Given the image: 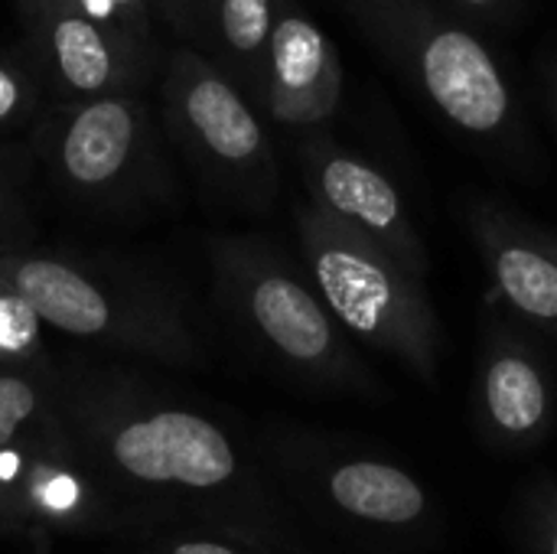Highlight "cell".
Listing matches in <instances>:
<instances>
[{
    "label": "cell",
    "mask_w": 557,
    "mask_h": 554,
    "mask_svg": "<svg viewBox=\"0 0 557 554\" xmlns=\"http://www.w3.org/2000/svg\"><path fill=\"white\" fill-rule=\"evenodd\" d=\"M26 56L36 65L49 101H82L117 91H140L160 75L166 52L140 46L78 10L26 20Z\"/></svg>",
    "instance_id": "ba28073f"
},
{
    "label": "cell",
    "mask_w": 557,
    "mask_h": 554,
    "mask_svg": "<svg viewBox=\"0 0 557 554\" xmlns=\"http://www.w3.org/2000/svg\"><path fill=\"white\" fill-rule=\"evenodd\" d=\"M277 0H212L202 56H209L258 108L264 95V72Z\"/></svg>",
    "instance_id": "7c38bea8"
},
{
    "label": "cell",
    "mask_w": 557,
    "mask_h": 554,
    "mask_svg": "<svg viewBox=\"0 0 557 554\" xmlns=\"http://www.w3.org/2000/svg\"><path fill=\"white\" fill-rule=\"evenodd\" d=\"M209 255L219 304L274 356L320 372L352 362L343 327L323 304L307 268L300 271L258 235H219Z\"/></svg>",
    "instance_id": "8992f818"
},
{
    "label": "cell",
    "mask_w": 557,
    "mask_h": 554,
    "mask_svg": "<svg viewBox=\"0 0 557 554\" xmlns=\"http://www.w3.org/2000/svg\"><path fill=\"white\" fill-rule=\"evenodd\" d=\"M294 157L310 202L333 222L372 238L395 255L411 274H431V255L414 229L398 186L369 160L336 144L320 127L300 131Z\"/></svg>",
    "instance_id": "52a82bcc"
},
{
    "label": "cell",
    "mask_w": 557,
    "mask_h": 554,
    "mask_svg": "<svg viewBox=\"0 0 557 554\" xmlns=\"http://www.w3.org/2000/svg\"><path fill=\"white\" fill-rule=\"evenodd\" d=\"M336 3L450 127L483 144H516L519 108L512 88L476 33L444 13L434 0Z\"/></svg>",
    "instance_id": "7a4b0ae2"
},
{
    "label": "cell",
    "mask_w": 557,
    "mask_h": 554,
    "mask_svg": "<svg viewBox=\"0 0 557 554\" xmlns=\"http://www.w3.org/2000/svg\"><path fill=\"white\" fill-rule=\"evenodd\" d=\"M330 493L346 513L372 522L401 526L424 513L421 487L408 473L375 460H356L339 467L330 480Z\"/></svg>",
    "instance_id": "5bb4252c"
},
{
    "label": "cell",
    "mask_w": 557,
    "mask_h": 554,
    "mask_svg": "<svg viewBox=\"0 0 557 554\" xmlns=\"http://www.w3.org/2000/svg\"><path fill=\"white\" fill-rule=\"evenodd\" d=\"M555 554H557V539H555Z\"/></svg>",
    "instance_id": "484cf974"
},
{
    "label": "cell",
    "mask_w": 557,
    "mask_h": 554,
    "mask_svg": "<svg viewBox=\"0 0 557 554\" xmlns=\"http://www.w3.org/2000/svg\"><path fill=\"white\" fill-rule=\"evenodd\" d=\"M46 183L69 206L131 216L173 202L176 183L140 91L49 101L29 127Z\"/></svg>",
    "instance_id": "6da1fadb"
},
{
    "label": "cell",
    "mask_w": 557,
    "mask_h": 554,
    "mask_svg": "<svg viewBox=\"0 0 557 554\" xmlns=\"http://www.w3.org/2000/svg\"><path fill=\"white\" fill-rule=\"evenodd\" d=\"M46 104L49 95L29 56H0V134L29 131Z\"/></svg>",
    "instance_id": "9a60e30c"
},
{
    "label": "cell",
    "mask_w": 557,
    "mask_h": 554,
    "mask_svg": "<svg viewBox=\"0 0 557 554\" xmlns=\"http://www.w3.org/2000/svg\"><path fill=\"white\" fill-rule=\"evenodd\" d=\"M470 235L490 268L496 297L522 320L557 330V235L512 209L470 199Z\"/></svg>",
    "instance_id": "30bf717a"
},
{
    "label": "cell",
    "mask_w": 557,
    "mask_h": 554,
    "mask_svg": "<svg viewBox=\"0 0 557 554\" xmlns=\"http://www.w3.org/2000/svg\"><path fill=\"white\" fill-rule=\"evenodd\" d=\"M454 3L483 23H509L519 10V0H454Z\"/></svg>",
    "instance_id": "44dd1931"
},
{
    "label": "cell",
    "mask_w": 557,
    "mask_h": 554,
    "mask_svg": "<svg viewBox=\"0 0 557 554\" xmlns=\"http://www.w3.org/2000/svg\"><path fill=\"white\" fill-rule=\"evenodd\" d=\"M29 229L23 186L13 167L0 157V245H20V235Z\"/></svg>",
    "instance_id": "ffe728a7"
},
{
    "label": "cell",
    "mask_w": 557,
    "mask_h": 554,
    "mask_svg": "<svg viewBox=\"0 0 557 554\" xmlns=\"http://www.w3.org/2000/svg\"><path fill=\"white\" fill-rule=\"evenodd\" d=\"M16 10L26 20L46 16V13H62V10H78V0H16Z\"/></svg>",
    "instance_id": "7402d4cb"
},
{
    "label": "cell",
    "mask_w": 557,
    "mask_h": 554,
    "mask_svg": "<svg viewBox=\"0 0 557 554\" xmlns=\"http://www.w3.org/2000/svg\"><path fill=\"white\" fill-rule=\"evenodd\" d=\"M114 460L150 483L219 487L235 473L225 434L189 411H153L114 434Z\"/></svg>",
    "instance_id": "8fae6325"
},
{
    "label": "cell",
    "mask_w": 557,
    "mask_h": 554,
    "mask_svg": "<svg viewBox=\"0 0 557 554\" xmlns=\"http://www.w3.org/2000/svg\"><path fill=\"white\" fill-rule=\"evenodd\" d=\"M46 496H49L52 503L65 506V503H69V500L75 496V490H72V483H69V480H59L55 487H49V493H46Z\"/></svg>",
    "instance_id": "cb8c5ba5"
},
{
    "label": "cell",
    "mask_w": 557,
    "mask_h": 554,
    "mask_svg": "<svg viewBox=\"0 0 557 554\" xmlns=\"http://www.w3.org/2000/svg\"><path fill=\"white\" fill-rule=\"evenodd\" d=\"M173 554H232L228 549H222V545H212V542H186V545H180Z\"/></svg>",
    "instance_id": "603a6c76"
},
{
    "label": "cell",
    "mask_w": 557,
    "mask_h": 554,
    "mask_svg": "<svg viewBox=\"0 0 557 554\" xmlns=\"http://www.w3.org/2000/svg\"><path fill=\"white\" fill-rule=\"evenodd\" d=\"M36 389L20 372H0V451L16 438V431L36 415Z\"/></svg>",
    "instance_id": "ac0fdd59"
},
{
    "label": "cell",
    "mask_w": 557,
    "mask_h": 554,
    "mask_svg": "<svg viewBox=\"0 0 557 554\" xmlns=\"http://www.w3.org/2000/svg\"><path fill=\"white\" fill-rule=\"evenodd\" d=\"M483 402L486 415L506 434H532L548 415V382L535 362V356L509 336V330H496V340L483 369Z\"/></svg>",
    "instance_id": "4fadbf2b"
},
{
    "label": "cell",
    "mask_w": 557,
    "mask_h": 554,
    "mask_svg": "<svg viewBox=\"0 0 557 554\" xmlns=\"http://www.w3.org/2000/svg\"><path fill=\"white\" fill-rule=\"evenodd\" d=\"M170 140L222 199L264 212L277 199V157L251 98L199 49H170L160 69Z\"/></svg>",
    "instance_id": "5b68a950"
},
{
    "label": "cell",
    "mask_w": 557,
    "mask_h": 554,
    "mask_svg": "<svg viewBox=\"0 0 557 554\" xmlns=\"http://www.w3.org/2000/svg\"><path fill=\"white\" fill-rule=\"evenodd\" d=\"M545 85H548V98H552V108H555L557 118V59H552L548 69H545Z\"/></svg>",
    "instance_id": "d4e9b609"
},
{
    "label": "cell",
    "mask_w": 557,
    "mask_h": 554,
    "mask_svg": "<svg viewBox=\"0 0 557 554\" xmlns=\"http://www.w3.org/2000/svg\"><path fill=\"white\" fill-rule=\"evenodd\" d=\"M153 10L166 23V29L183 39V46H193L202 52L212 0H153Z\"/></svg>",
    "instance_id": "d6986e66"
},
{
    "label": "cell",
    "mask_w": 557,
    "mask_h": 554,
    "mask_svg": "<svg viewBox=\"0 0 557 554\" xmlns=\"http://www.w3.org/2000/svg\"><path fill=\"white\" fill-rule=\"evenodd\" d=\"M78 13H85L88 20H95L140 46L160 49V39L153 33V16H157L153 0H78Z\"/></svg>",
    "instance_id": "2e32d148"
},
{
    "label": "cell",
    "mask_w": 557,
    "mask_h": 554,
    "mask_svg": "<svg viewBox=\"0 0 557 554\" xmlns=\"http://www.w3.org/2000/svg\"><path fill=\"white\" fill-rule=\"evenodd\" d=\"M304 268L339 327L369 346L428 369L437 349V317L428 281L411 274L372 238L333 222L313 202L294 209Z\"/></svg>",
    "instance_id": "277c9868"
},
{
    "label": "cell",
    "mask_w": 557,
    "mask_h": 554,
    "mask_svg": "<svg viewBox=\"0 0 557 554\" xmlns=\"http://www.w3.org/2000/svg\"><path fill=\"white\" fill-rule=\"evenodd\" d=\"M343 104V62L323 26L294 0H277L261 111L290 131L323 127Z\"/></svg>",
    "instance_id": "9c48e42d"
},
{
    "label": "cell",
    "mask_w": 557,
    "mask_h": 554,
    "mask_svg": "<svg viewBox=\"0 0 557 554\" xmlns=\"http://www.w3.org/2000/svg\"><path fill=\"white\" fill-rule=\"evenodd\" d=\"M0 278L33 307L39 323L95 343L183 353L189 330L180 297L137 271L75 255L0 245Z\"/></svg>",
    "instance_id": "3957f363"
},
{
    "label": "cell",
    "mask_w": 557,
    "mask_h": 554,
    "mask_svg": "<svg viewBox=\"0 0 557 554\" xmlns=\"http://www.w3.org/2000/svg\"><path fill=\"white\" fill-rule=\"evenodd\" d=\"M39 346V317L0 278V359H23Z\"/></svg>",
    "instance_id": "e0dca14e"
}]
</instances>
